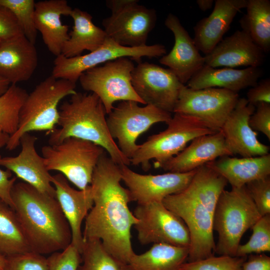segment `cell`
<instances>
[{"mask_svg":"<svg viewBox=\"0 0 270 270\" xmlns=\"http://www.w3.org/2000/svg\"><path fill=\"white\" fill-rule=\"evenodd\" d=\"M119 165L106 152L98 161L90 184L94 204L85 218L84 240H99L105 249L128 264L135 254L131 228L138 220L130 212V191L121 184Z\"/></svg>","mask_w":270,"mask_h":270,"instance_id":"obj_1","label":"cell"},{"mask_svg":"<svg viewBox=\"0 0 270 270\" xmlns=\"http://www.w3.org/2000/svg\"><path fill=\"white\" fill-rule=\"evenodd\" d=\"M11 196L13 209L32 251L50 254L72 243L70 226L56 197L25 182L15 183Z\"/></svg>","mask_w":270,"mask_h":270,"instance_id":"obj_2","label":"cell"},{"mask_svg":"<svg viewBox=\"0 0 270 270\" xmlns=\"http://www.w3.org/2000/svg\"><path fill=\"white\" fill-rule=\"evenodd\" d=\"M105 108L94 93L76 92L59 108L60 127L50 132V145L56 144L68 138L74 137L91 142L106 151L118 165L130 164L111 136L106 123Z\"/></svg>","mask_w":270,"mask_h":270,"instance_id":"obj_3","label":"cell"},{"mask_svg":"<svg viewBox=\"0 0 270 270\" xmlns=\"http://www.w3.org/2000/svg\"><path fill=\"white\" fill-rule=\"evenodd\" d=\"M76 84L52 75L38 84L23 103L17 130L10 136L6 148H16L26 133L47 131L48 134L54 130L59 119V104L65 97L76 94Z\"/></svg>","mask_w":270,"mask_h":270,"instance_id":"obj_4","label":"cell"},{"mask_svg":"<svg viewBox=\"0 0 270 270\" xmlns=\"http://www.w3.org/2000/svg\"><path fill=\"white\" fill-rule=\"evenodd\" d=\"M261 216L245 186L224 190L213 215V230L218 235L214 253L236 256L243 234Z\"/></svg>","mask_w":270,"mask_h":270,"instance_id":"obj_5","label":"cell"},{"mask_svg":"<svg viewBox=\"0 0 270 270\" xmlns=\"http://www.w3.org/2000/svg\"><path fill=\"white\" fill-rule=\"evenodd\" d=\"M174 114L166 123V130L149 136L146 141L138 144L130 159V164H140L144 171H148L150 168V160H154V168H158L182 151L195 138L216 132L196 118Z\"/></svg>","mask_w":270,"mask_h":270,"instance_id":"obj_6","label":"cell"},{"mask_svg":"<svg viewBox=\"0 0 270 270\" xmlns=\"http://www.w3.org/2000/svg\"><path fill=\"white\" fill-rule=\"evenodd\" d=\"M104 152L102 147L74 137L42 148L46 169L60 172L80 190L90 184L94 169Z\"/></svg>","mask_w":270,"mask_h":270,"instance_id":"obj_7","label":"cell"},{"mask_svg":"<svg viewBox=\"0 0 270 270\" xmlns=\"http://www.w3.org/2000/svg\"><path fill=\"white\" fill-rule=\"evenodd\" d=\"M162 202L184 221L188 228L190 239L188 262L214 255L213 214L186 187L166 196Z\"/></svg>","mask_w":270,"mask_h":270,"instance_id":"obj_8","label":"cell"},{"mask_svg":"<svg viewBox=\"0 0 270 270\" xmlns=\"http://www.w3.org/2000/svg\"><path fill=\"white\" fill-rule=\"evenodd\" d=\"M134 67L130 58L122 57L86 70L78 80L84 90L99 98L108 114L117 101L133 100L146 104L132 84V72Z\"/></svg>","mask_w":270,"mask_h":270,"instance_id":"obj_9","label":"cell"},{"mask_svg":"<svg viewBox=\"0 0 270 270\" xmlns=\"http://www.w3.org/2000/svg\"><path fill=\"white\" fill-rule=\"evenodd\" d=\"M138 2L106 1L112 14L103 20L102 24L107 36L120 46L130 48L146 46L148 36L156 26V10L140 5Z\"/></svg>","mask_w":270,"mask_h":270,"instance_id":"obj_10","label":"cell"},{"mask_svg":"<svg viewBox=\"0 0 270 270\" xmlns=\"http://www.w3.org/2000/svg\"><path fill=\"white\" fill-rule=\"evenodd\" d=\"M133 100L121 101L106 118L111 136L118 141L122 152L130 160L138 148V137L154 124H166L172 113L151 104L140 106Z\"/></svg>","mask_w":270,"mask_h":270,"instance_id":"obj_11","label":"cell"},{"mask_svg":"<svg viewBox=\"0 0 270 270\" xmlns=\"http://www.w3.org/2000/svg\"><path fill=\"white\" fill-rule=\"evenodd\" d=\"M166 54L164 45L155 44L138 48L120 46L107 37L103 44L90 53L73 58H66L62 54L54 62L52 76L58 79L68 80L76 84L80 75L86 70L102 63L122 57H127L138 64L142 58H158Z\"/></svg>","mask_w":270,"mask_h":270,"instance_id":"obj_12","label":"cell"},{"mask_svg":"<svg viewBox=\"0 0 270 270\" xmlns=\"http://www.w3.org/2000/svg\"><path fill=\"white\" fill-rule=\"evenodd\" d=\"M133 214L138 220L134 227L141 244H164L190 247V235L186 226L162 202L138 204Z\"/></svg>","mask_w":270,"mask_h":270,"instance_id":"obj_13","label":"cell"},{"mask_svg":"<svg viewBox=\"0 0 270 270\" xmlns=\"http://www.w3.org/2000/svg\"><path fill=\"white\" fill-rule=\"evenodd\" d=\"M239 98L238 92L224 88L193 90L184 85L173 112L196 118L218 132L221 130Z\"/></svg>","mask_w":270,"mask_h":270,"instance_id":"obj_14","label":"cell"},{"mask_svg":"<svg viewBox=\"0 0 270 270\" xmlns=\"http://www.w3.org/2000/svg\"><path fill=\"white\" fill-rule=\"evenodd\" d=\"M132 84L146 104L173 112L182 84L168 68L140 62L132 72Z\"/></svg>","mask_w":270,"mask_h":270,"instance_id":"obj_15","label":"cell"},{"mask_svg":"<svg viewBox=\"0 0 270 270\" xmlns=\"http://www.w3.org/2000/svg\"><path fill=\"white\" fill-rule=\"evenodd\" d=\"M119 166L122 180L128 187L132 201L138 204L162 202L166 196L180 192L188 185L196 170L153 175L137 173L125 164Z\"/></svg>","mask_w":270,"mask_h":270,"instance_id":"obj_16","label":"cell"},{"mask_svg":"<svg viewBox=\"0 0 270 270\" xmlns=\"http://www.w3.org/2000/svg\"><path fill=\"white\" fill-rule=\"evenodd\" d=\"M255 107L246 98H239L220 130L232 155L238 154L248 158L269 154L270 146L258 140V133L249 124L250 118L255 111Z\"/></svg>","mask_w":270,"mask_h":270,"instance_id":"obj_17","label":"cell"},{"mask_svg":"<svg viewBox=\"0 0 270 270\" xmlns=\"http://www.w3.org/2000/svg\"><path fill=\"white\" fill-rule=\"evenodd\" d=\"M164 24L173 33L174 43L170 52L162 56L159 62L168 66L184 85L204 66V56L176 16L169 14Z\"/></svg>","mask_w":270,"mask_h":270,"instance_id":"obj_18","label":"cell"},{"mask_svg":"<svg viewBox=\"0 0 270 270\" xmlns=\"http://www.w3.org/2000/svg\"><path fill=\"white\" fill-rule=\"evenodd\" d=\"M37 138L30 133L20 138L21 151L15 156L0 158V166L13 172L16 178L31 185L40 192L56 197L52 183V176L44 163V158L36 152Z\"/></svg>","mask_w":270,"mask_h":270,"instance_id":"obj_19","label":"cell"},{"mask_svg":"<svg viewBox=\"0 0 270 270\" xmlns=\"http://www.w3.org/2000/svg\"><path fill=\"white\" fill-rule=\"evenodd\" d=\"M264 58V52L242 30L222 38L210 54L204 56L205 64L214 68L259 67Z\"/></svg>","mask_w":270,"mask_h":270,"instance_id":"obj_20","label":"cell"},{"mask_svg":"<svg viewBox=\"0 0 270 270\" xmlns=\"http://www.w3.org/2000/svg\"><path fill=\"white\" fill-rule=\"evenodd\" d=\"M221 130L198 136L160 168L171 172H187L224 156H232Z\"/></svg>","mask_w":270,"mask_h":270,"instance_id":"obj_21","label":"cell"},{"mask_svg":"<svg viewBox=\"0 0 270 270\" xmlns=\"http://www.w3.org/2000/svg\"><path fill=\"white\" fill-rule=\"evenodd\" d=\"M52 183L56 198L70 226L72 243L81 253L84 244L82 222L94 204L90 186L84 190H76L70 186L68 180L60 173L52 176Z\"/></svg>","mask_w":270,"mask_h":270,"instance_id":"obj_22","label":"cell"},{"mask_svg":"<svg viewBox=\"0 0 270 270\" xmlns=\"http://www.w3.org/2000/svg\"><path fill=\"white\" fill-rule=\"evenodd\" d=\"M212 12L194 27V43L200 52L210 54L222 40L235 16L246 8L247 0H216Z\"/></svg>","mask_w":270,"mask_h":270,"instance_id":"obj_23","label":"cell"},{"mask_svg":"<svg viewBox=\"0 0 270 270\" xmlns=\"http://www.w3.org/2000/svg\"><path fill=\"white\" fill-rule=\"evenodd\" d=\"M38 64L34 44L24 35L0 43V76L10 84L28 80Z\"/></svg>","mask_w":270,"mask_h":270,"instance_id":"obj_24","label":"cell"},{"mask_svg":"<svg viewBox=\"0 0 270 270\" xmlns=\"http://www.w3.org/2000/svg\"><path fill=\"white\" fill-rule=\"evenodd\" d=\"M72 8L66 0H46L36 2L34 22L48 50L57 56L62 54L69 38L68 26L61 20L70 15Z\"/></svg>","mask_w":270,"mask_h":270,"instance_id":"obj_25","label":"cell"},{"mask_svg":"<svg viewBox=\"0 0 270 270\" xmlns=\"http://www.w3.org/2000/svg\"><path fill=\"white\" fill-rule=\"evenodd\" d=\"M262 74L263 71L259 67L218 68L204 64L186 86L193 90L222 88L238 93L242 89L255 86Z\"/></svg>","mask_w":270,"mask_h":270,"instance_id":"obj_26","label":"cell"},{"mask_svg":"<svg viewBox=\"0 0 270 270\" xmlns=\"http://www.w3.org/2000/svg\"><path fill=\"white\" fill-rule=\"evenodd\" d=\"M229 183L232 188H241L270 174V154L242 158L224 156L206 164Z\"/></svg>","mask_w":270,"mask_h":270,"instance_id":"obj_27","label":"cell"},{"mask_svg":"<svg viewBox=\"0 0 270 270\" xmlns=\"http://www.w3.org/2000/svg\"><path fill=\"white\" fill-rule=\"evenodd\" d=\"M70 16L74 25L68 34L69 38L64 45L62 55L68 58L78 56L86 50L94 51L103 44L107 35L104 30L93 23L89 13L74 8Z\"/></svg>","mask_w":270,"mask_h":270,"instance_id":"obj_28","label":"cell"},{"mask_svg":"<svg viewBox=\"0 0 270 270\" xmlns=\"http://www.w3.org/2000/svg\"><path fill=\"white\" fill-rule=\"evenodd\" d=\"M188 254L189 248L156 244L144 253H135L128 264L131 270H180Z\"/></svg>","mask_w":270,"mask_h":270,"instance_id":"obj_29","label":"cell"},{"mask_svg":"<svg viewBox=\"0 0 270 270\" xmlns=\"http://www.w3.org/2000/svg\"><path fill=\"white\" fill-rule=\"evenodd\" d=\"M246 14L240 20L242 30L264 52L270 50V0H247Z\"/></svg>","mask_w":270,"mask_h":270,"instance_id":"obj_30","label":"cell"},{"mask_svg":"<svg viewBox=\"0 0 270 270\" xmlns=\"http://www.w3.org/2000/svg\"><path fill=\"white\" fill-rule=\"evenodd\" d=\"M32 251L16 214L0 198V256Z\"/></svg>","mask_w":270,"mask_h":270,"instance_id":"obj_31","label":"cell"},{"mask_svg":"<svg viewBox=\"0 0 270 270\" xmlns=\"http://www.w3.org/2000/svg\"><path fill=\"white\" fill-rule=\"evenodd\" d=\"M78 270H131L128 264L110 254L99 240H84Z\"/></svg>","mask_w":270,"mask_h":270,"instance_id":"obj_32","label":"cell"},{"mask_svg":"<svg viewBox=\"0 0 270 270\" xmlns=\"http://www.w3.org/2000/svg\"><path fill=\"white\" fill-rule=\"evenodd\" d=\"M28 95L25 89L11 84L0 96V128L10 136L17 130L20 111Z\"/></svg>","mask_w":270,"mask_h":270,"instance_id":"obj_33","label":"cell"},{"mask_svg":"<svg viewBox=\"0 0 270 270\" xmlns=\"http://www.w3.org/2000/svg\"><path fill=\"white\" fill-rule=\"evenodd\" d=\"M252 234L248 242L240 244L236 256L270 252V214L262 216L252 226Z\"/></svg>","mask_w":270,"mask_h":270,"instance_id":"obj_34","label":"cell"},{"mask_svg":"<svg viewBox=\"0 0 270 270\" xmlns=\"http://www.w3.org/2000/svg\"><path fill=\"white\" fill-rule=\"evenodd\" d=\"M35 4L34 0H0V4L12 12L24 35L34 44L38 34L34 22Z\"/></svg>","mask_w":270,"mask_h":270,"instance_id":"obj_35","label":"cell"},{"mask_svg":"<svg viewBox=\"0 0 270 270\" xmlns=\"http://www.w3.org/2000/svg\"><path fill=\"white\" fill-rule=\"evenodd\" d=\"M246 256L220 255L212 256L206 258L184 262L180 270H242Z\"/></svg>","mask_w":270,"mask_h":270,"instance_id":"obj_36","label":"cell"},{"mask_svg":"<svg viewBox=\"0 0 270 270\" xmlns=\"http://www.w3.org/2000/svg\"><path fill=\"white\" fill-rule=\"evenodd\" d=\"M5 258V270H48L47 258L32 251Z\"/></svg>","mask_w":270,"mask_h":270,"instance_id":"obj_37","label":"cell"},{"mask_svg":"<svg viewBox=\"0 0 270 270\" xmlns=\"http://www.w3.org/2000/svg\"><path fill=\"white\" fill-rule=\"evenodd\" d=\"M46 258L48 270H78L82 262L81 253L72 243Z\"/></svg>","mask_w":270,"mask_h":270,"instance_id":"obj_38","label":"cell"},{"mask_svg":"<svg viewBox=\"0 0 270 270\" xmlns=\"http://www.w3.org/2000/svg\"><path fill=\"white\" fill-rule=\"evenodd\" d=\"M245 186L260 214H270V176L250 182Z\"/></svg>","mask_w":270,"mask_h":270,"instance_id":"obj_39","label":"cell"},{"mask_svg":"<svg viewBox=\"0 0 270 270\" xmlns=\"http://www.w3.org/2000/svg\"><path fill=\"white\" fill-rule=\"evenodd\" d=\"M24 35L12 12L0 4V42Z\"/></svg>","mask_w":270,"mask_h":270,"instance_id":"obj_40","label":"cell"},{"mask_svg":"<svg viewBox=\"0 0 270 270\" xmlns=\"http://www.w3.org/2000/svg\"><path fill=\"white\" fill-rule=\"evenodd\" d=\"M256 112L250 116L249 124L255 132H260L270 140V104H257Z\"/></svg>","mask_w":270,"mask_h":270,"instance_id":"obj_41","label":"cell"},{"mask_svg":"<svg viewBox=\"0 0 270 270\" xmlns=\"http://www.w3.org/2000/svg\"><path fill=\"white\" fill-rule=\"evenodd\" d=\"M248 102L254 106L260 102L270 104V79L262 80L251 87L246 93Z\"/></svg>","mask_w":270,"mask_h":270,"instance_id":"obj_42","label":"cell"},{"mask_svg":"<svg viewBox=\"0 0 270 270\" xmlns=\"http://www.w3.org/2000/svg\"><path fill=\"white\" fill-rule=\"evenodd\" d=\"M11 176L10 170H4L0 168V198L13 208L11 192L17 178Z\"/></svg>","mask_w":270,"mask_h":270,"instance_id":"obj_43","label":"cell"},{"mask_svg":"<svg viewBox=\"0 0 270 270\" xmlns=\"http://www.w3.org/2000/svg\"><path fill=\"white\" fill-rule=\"evenodd\" d=\"M242 270H270V257L266 254H251L247 256Z\"/></svg>","mask_w":270,"mask_h":270,"instance_id":"obj_44","label":"cell"},{"mask_svg":"<svg viewBox=\"0 0 270 270\" xmlns=\"http://www.w3.org/2000/svg\"><path fill=\"white\" fill-rule=\"evenodd\" d=\"M196 3L201 10L206 12L212 7L214 1L213 0H197Z\"/></svg>","mask_w":270,"mask_h":270,"instance_id":"obj_45","label":"cell"},{"mask_svg":"<svg viewBox=\"0 0 270 270\" xmlns=\"http://www.w3.org/2000/svg\"><path fill=\"white\" fill-rule=\"evenodd\" d=\"M10 84L8 80L0 76V96L6 93Z\"/></svg>","mask_w":270,"mask_h":270,"instance_id":"obj_46","label":"cell"},{"mask_svg":"<svg viewBox=\"0 0 270 270\" xmlns=\"http://www.w3.org/2000/svg\"><path fill=\"white\" fill-rule=\"evenodd\" d=\"M10 135L6 132H4L0 128V148L6 146L9 138Z\"/></svg>","mask_w":270,"mask_h":270,"instance_id":"obj_47","label":"cell"},{"mask_svg":"<svg viewBox=\"0 0 270 270\" xmlns=\"http://www.w3.org/2000/svg\"><path fill=\"white\" fill-rule=\"evenodd\" d=\"M6 258L0 256V270H5Z\"/></svg>","mask_w":270,"mask_h":270,"instance_id":"obj_48","label":"cell"},{"mask_svg":"<svg viewBox=\"0 0 270 270\" xmlns=\"http://www.w3.org/2000/svg\"></svg>","mask_w":270,"mask_h":270,"instance_id":"obj_49","label":"cell"}]
</instances>
